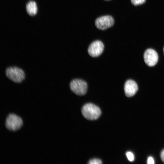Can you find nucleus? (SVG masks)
Masks as SVG:
<instances>
[{
    "mask_svg": "<svg viewBox=\"0 0 164 164\" xmlns=\"http://www.w3.org/2000/svg\"><path fill=\"white\" fill-rule=\"evenodd\" d=\"M6 77L16 84H19L23 81L26 77L24 70L19 67L12 66L7 67L5 70Z\"/></svg>",
    "mask_w": 164,
    "mask_h": 164,
    "instance_id": "nucleus-1",
    "label": "nucleus"
},
{
    "mask_svg": "<svg viewBox=\"0 0 164 164\" xmlns=\"http://www.w3.org/2000/svg\"><path fill=\"white\" fill-rule=\"evenodd\" d=\"M81 111L84 117L90 120L97 119L101 114L100 108L96 105L91 103L84 105L82 107Z\"/></svg>",
    "mask_w": 164,
    "mask_h": 164,
    "instance_id": "nucleus-2",
    "label": "nucleus"
},
{
    "mask_svg": "<svg viewBox=\"0 0 164 164\" xmlns=\"http://www.w3.org/2000/svg\"><path fill=\"white\" fill-rule=\"evenodd\" d=\"M22 123V120L20 117L15 114H11L6 118L5 125L8 129L15 131L21 127Z\"/></svg>",
    "mask_w": 164,
    "mask_h": 164,
    "instance_id": "nucleus-3",
    "label": "nucleus"
},
{
    "mask_svg": "<svg viewBox=\"0 0 164 164\" xmlns=\"http://www.w3.org/2000/svg\"><path fill=\"white\" fill-rule=\"evenodd\" d=\"M70 87L71 90L76 94L82 95L86 93L87 85V83L83 80L75 79L70 82Z\"/></svg>",
    "mask_w": 164,
    "mask_h": 164,
    "instance_id": "nucleus-4",
    "label": "nucleus"
},
{
    "mask_svg": "<svg viewBox=\"0 0 164 164\" xmlns=\"http://www.w3.org/2000/svg\"><path fill=\"white\" fill-rule=\"evenodd\" d=\"M114 23L113 18L110 15H104L97 18L95 24L98 29L104 30L112 26Z\"/></svg>",
    "mask_w": 164,
    "mask_h": 164,
    "instance_id": "nucleus-5",
    "label": "nucleus"
},
{
    "mask_svg": "<svg viewBox=\"0 0 164 164\" xmlns=\"http://www.w3.org/2000/svg\"><path fill=\"white\" fill-rule=\"evenodd\" d=\"M144 59L145 63L148 66L153 67L155 65L158 61V54L154 50L148 49L145 52Z\"/></svg>",
    "mask_w": 164,
    "mask_h": 164,
    "instance_id": "nucleus-6",
    "label": "nucleus"
},
{
    "mask_svg": "<svg viewBox=\"0 0 164 164\" xmlns=\"http://www.w3.org/2000/svg\"><path fill=\"white\" fill-rule=\"evenodd\" d=\"M104 45L100 41L96 40L92 42L89 46L88 49L89 55L93 57L100 56L103 52Z\"/></svg>",
    "mask_w": 164,
    "mask_h": 164,
    "instance_id": "nucleus-7",
    "label": "nucleus"
},
{
    "mask_svg": "<svg viewBox=\"0 0 164 164\" xmlns=\"http://www.w3.org/2000/svg\"><path fill=\"white\" fill-rule=\"evenodd\" d=\"M124 91L126 96L128 97L134 95L138 90V86L136 83L132 80L126 81L124 85Z\"/></svg>",
    "mask_w": 164,
    "mask_h": 164,
    "instance_id": "nucleus-8",
    "label": "nucleus"
},
{
    "mask_svg": "<svg viewBox=\"0 0 164 164\" xmlns=\"http://www.w3.org/2000/svg\"><path fill=\"white\" fill-rule=\"evenodd\" d=\"M26 8L27 12L29 15L33 16L36 14L37 8L35 2L30 1L26 5Z\"/></svg>",
    "mask_w": 164,
    "mask_h": 164,
    "instance_id": "nucleus-9",
    "label": "nucleus"
},
{
    "mask_svg": "<svg viewBox=\"0 0 164 164\" xmlns=\"http://www.w3.org/2000/svg\"><path fill=\"white\" fill-rule=\"evenodd\" d=\"M146 0H131L132 4L134 5H137L144 3Z\"/></svg>",
    "mask_w": 164,
    "mask_h": 164,
    "instance_id": "nucleus-10",
    "label": "nucleus"
},
{
    "mask_svg": "<svg viewBox=\"0 0 164 164\" xmlns=\"http://www.w3.org/2000/svg\"><path fill=\"white\" fill-rule=\"evenodd\" d=\"M102 162L101 160L97 159H94L89 161V164H101Z\"/></svg>",
    "mask_w": 164,
    "mask_h": 164,
    "instance_id": "nucleus-11",
    "label": "nucleus"
},
{
    "mask_svg": "<svg viewBox=\"0 0 164 164\" xmlns=\"http://www.w3.org/2000/svg\"><path fill=\"white\" fill-rule=\"evenodd\" d=\"M126 155L128 159L130 161H133L134 159V156L133 153L130 152H128L126 153Z\"/></svg>",
    "mask_w": 164,
    "mask_h": 164,
    "instance_id": "nucleus-12",
    "label": "nucleus"
},
{
    "mask_svg": "<svg viewBox=\"0 0 164 164\" xmlns=\"http://www.w3.org/2000/svg\"><path fill=\"white\" fill-rule=\"evenodd\" d=\"M147 162L149 164H154V161L153 158L151 156L149 157L147 159Z\"/></svg>",
    "mask_w": 164,
    "mask_h": 164,
    "instance_id": "nucleus-13",
    "label": "nucleus"
},
{
    "mask_svg": "<svg viewBox=\"0 0 164 164\" xmlns=\"http://www.w3.org/2000/svg\"><path fill=\"white\" fill-rule=\"evenodd\" d=\"M160 156L162 161L164 162V149L161 152Z\"/></svg>",
    "mask_w": 164,
    "mask_h": 164,
    "instance_id": "nucleus-14",
    "label": "nucleus"
},
{
    "mask_svg": "<svg viewBox=\"0 0 164 164\" xmlns=\"http://www.w3.org/2000/svg\"><path fill=\"white\" fill-rule=\"evenodd\" d=\"M163 53H164V47L163 48Z\"/></svg>",
    "mask_w": 164,
    "mask_h": 164,
    "instance_id": "nucleus-15",
    "label": "nucleus"
},
{
    "mask_svg": "<svg viewBox=\"0 0 164 164\" xmlns=\"http://www.w3.org/2000/svg\"></svg>",
    "mask_w": 164,
    "mask_h": 164,
    "instance_id": "nucleus-16",
    "label": "nucleus"
}]
</instances>
